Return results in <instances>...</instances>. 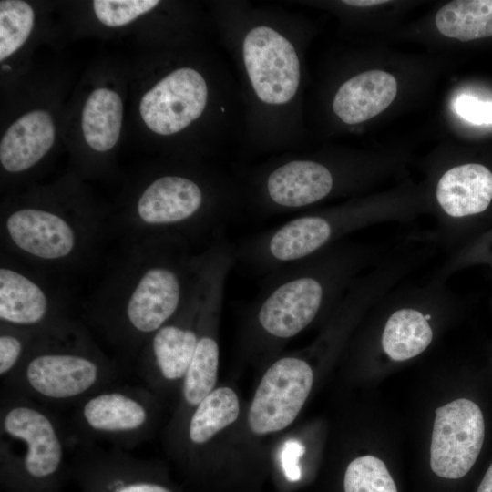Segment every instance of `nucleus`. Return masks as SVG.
Returning a JSON list of instances; mask_svg holds the SVG:
<instances>
[{"mask_svg": "<svg viewBox=\"0 0 492 492\" xmlns=\"http://www.w3.org/2000/svg\"><path fill=\"white\" fill-rule=\"evenodd\" d=\"M98 286L82 306L90 326L124 366L183 308L197 285L200 253L174 234L119 236Z\"/></svg>", "mask_w": 492, "mask_h": 492, "instance_id": "obj_1", "label": "nucleus"}, {"mask_svg": "<svg viewBox=\"0 0 492 492\" xmlns=\"http://www.w3.org/2000/svg\"><path fill=\"white\" fill-rule=\"evenodd\" d=\"M113 235L111 216L80 199L28 196L1 211V252L63 282L100 262Z\"/></svg>", "mask_w": 492, "mask_h": 492, "instance_id": "obj_2", "label": "nucleus"}, {"mask_svg": "<svg viewBox=\"0 0 492 492\" xmlns=\"http://www.w3.org/2000/svg\"><path fill=\"white\" fill-rule=\"evenodd\" d=\"M125 367L108 357L79 321L46 330L17 370L1 382V392L47 407L75 406L88 395L119 383Z\"/></svg>", "mask_w": 492, "mask_h": 492, "instance_id": "obj_3", "label": "nucleus"}, {"mask_svg": "<svg viewBox=\"0 0 492 492\" xmlns=\"http://www.w3.org/2000/svg\"><path fill=\"white\" fill-rule=\"evenodd\" d=\"M68 426L30 398L1 392L0 481L4 492H64L70 479Z\"/></svg>", "mask_w": 492, "mask_h": 492, "instance_id": "obj_4", "label": "nucleus"}, {"mask_svg": "<svg viewBox=\"0 0 492 492\" xmlns=\"http://www.w3.org/2000/svg\"><path fill=\"white\" fill-rule=\"evenodd\" d=\"M231 210L210 185L195 176L165 173L154 177L129 207L111 216L114 236L174 234L191 244L220 236Z\"/></svg>", "mask_w": 492, "mask_h": 492, "instance_id": "obj_5", "label": "nucleus"}, {"mask_svg": "<svg viewBox=\"0 0 492 492\" xmlns=\"http://www.w3.org/2000/svg\"><path fill=\"white\" fill-rule=\"evenodd\" d=\"M156 400L143 385H110L73 406L69 432L74 440H103L125 450L133 448L151 433Z\"/></svg>", "mask_w": 492, "mask_h": 492, "instance_id": "obj_6", "label": "nucleus"}, {"mask_svg": "<svg viewBox=\"0 0 492 492\" xmlns=\"http://www.w3.org/2000/svg\"><path fill=\"white\" fill-rule=\"evenodd\" d=\"M256 295L254 320L262 333L290 339L317 316L327 296V285L312 256L266 273Z\"/></svg>", "mask_w": 492, "mask_h": 492, "instance_id": "obj_7", "label": "nucleus"}, {"mask_svg": "<svg viewBox=\"0 0 492 492\" xmlns=\"http://www.w3.org/2000/svg\"><path fill=\"white\" fill-rule=\"evenodd\" d=\"M0 323L46 330L75 322L67 291L46 275L15 258L0 256Z\"/></svg>", "mask_w": 492, "mask_h": 492, "instance_id": "obj_8", "label": "nucleus"}, {"mask_svg": "<svg viewBox=\"0 0 492 492\" xmlns=\"http://www.w3.org/2000/svg\"><path fill=\"white\" fill-rule=\"evenodd\" d=\"M202 285L201 258L199 282L185 305L149 337L133 364L146 387L155 395L169 384L183 382L198 341Z\"/></svg>", "mask_w": 492, "mask_h": 492, "instance_id": "obj_9", "label": "nucleus"}, {"mask_svg": "<svg viewBox=\"0 0 492 492\" xmlns=\"http://www.w3.org/2000/svg\"><path fill=\"white\" fill-rule=\"evenodd\" d=\"M69 474L81 492H173L149 462L95 442L74 440Z\"/></svg>", "mask_w": 492, "mask_h": 492, "instance_id": "obj_10", "label": "nucleus"}, {"mask_svg": "<svg viewBox=\"0 0 492 492\" xmlns=\"http://www.w3.org/2000/svg\"><path fill=\"white\" fill-rule=\"evenodd\" d=\"M485 437L479 406L460 398L436 410L430 446V466L438 477L457 479L474 466Z\"/></svg>", "mask_w": 492, "mask_h": 492, "instance_id": "obj_11", "label": "nucleus"}, {"mask_svg": "<svg viewBox=\"0 0 492 492\" xmlns=\"http://www.w3.org/2000/svg\"><path fill=\"white\" fill-rule=\"evenodd\" d=\"M310 364L297 356H285L265 372L248 413L251 430L264 435L284 429L297 417L312 389Z\"/></svg>", "mask_w": 492, "mask_h": 492, "instance_id": "obj_12", "label": "nucleus"}, {"mask_svg": "<svg viewBox=\"0 0 492 492\" xmlns=\"http://www.w3.org/2000/svg\"><path fill=\"white\" fill-rule=\"evenodd\" d=\"M243 61L253 90L269 105H282L296 94L300 63L292 43L266 26L253 27L242 46Z\"/></svg>", "mask_w": 492, "mask_h": 492, "instance_id": "obj_13", "label": "nucleus"}, {"mask_svg": "<svg viewBox=\"0 0 492 492\" xmlns=\"http://www.w3.org/2000/svg\"><path fill=\"white\" fill-rule=\"evenodd\" d=\"M208 86L194 68H177L156 82L139 101V114L153 133L168 136L188 128L206 108Z\"/></svg>", "mask_w": 492, "mask_h": 492, "instance_id": "obj_14", "label": "nucleus"}, {"mask_svg": "<svg viewBox=\"0 0 492 492\" xmlns=\"http://www.w3.org/2000/svg\"><path fill=\"white\" fill-rule=\"evenodd\" d=\"M333 176L320 162L293 159L272 169L261 187V209L265 212L297 210L327 197L333 188Z\"/></svg>", "mask_w": 492, "mask_h": 492, "instance_id": "obj_15", "label": "nucleus"}, {"mask_svg": "<svg viewBox=\"0 0 492 492\" xmlns=\"http://www.w3.org/2000/svg\"><path fill=\"white\" fill-rule=\"evenodd\" d=\"M55 138L54 120L46 110L35 109L20 116L1 138L2 169L9 174L30 170L48 153Z\"/></svg>", "mask_w": 492, "mask_h": 492, "instance_id": "obj_16", "label": "nucleus"}, {"mask_svg": "<svg viewBox=\"0 0 492 492\" xmlns=\"http://www.w3.org/2000/svg\"><path fill=\"white\" fill-rule=\"evenodd\" d=\"M397 93L395 78L383 70H369L344 82L336 92L333 109L346 124L368 120L384 111Z\"/></svg>", "mask_w": 492, "mask_h": 492, "instance_id": "obj_17", "label": "nucleus"}, {"mask_svg": "<svg viewBox=\"0 0 492 492\" xmlns=\"http://www.w3.org/2000/svg\"><path fill=\"white\" fill-rule=\"evenodd\" d=\"M436 198L442 209L452 217L480 213L492 200V173L481 164L455 167L440 179Z\"/></svg>", "mask_w": 492, "mask_h": 492, "instance_id": "obj_18", "label": "nucleus"}, {"mask_svg": "<svg viewBox=\"0 0 492 492\" xmlns=\"http://www.w3.org/2000/svg\"><path fill=\"white\" fill-rule=\"evenodd\" d=\"M123 104L115 90L99 87L87 97L81 114V129L87 146L107 152L117 144L121 131Z\"/></svg>", "mask_w": 492, "mask_h": 492, "instance_id": "obj_19", "label": "nucleus"}, {"mask_svg": "<svg viewBox=\"0 0 492 492\" xmlns=\"http://www.w3.org/2000/svg\"><path fill=\"white\" fill-rule=\"evenodd\" d=\"M436 25L445 36L460 41L492 36V0H456L444 5Z\"/></svg>", "mask_w": 492, "mask_h": 492, "instance_id": "obj_20", "label": "nucleus"}, {"mask_svg": "<svg viewBox=\"0 0 492 492\" xmlns=\"http://www.w3.org/2000/svg\"><path fill=\"white\" fill-rule=\"evenodd\" d=\"M432 338V329L420 312L402 309L388 319L382 344L390 358L395 361H405L424 352Z\"/></svg>", "mask_w": 492, "mask_h": 492, "instance_id": "obj_21", "label": "nucleus"}, {"mask_svg": "<svg viewBox=\"0 0 492 492\" xmlns=\"http://www.w3.org/2000/svg\"><path fill=\"white\" fill-rule=\"evenodd\" d=\"M239 415V400L230 387H219L210 393L189 418L187 437L193 446H202Z\"/></svg>", "mask_w": 492, "mask_h": 492, "instance_id": "obj_22", "label": "nucleus"}, {"mask_svg": "<svg viewBox=\"0 0 492 492\" xmlns=\"http://www.w3.org/2000/svg\"><path fill=\"white\" fill-rule=\"evenodd\" d=\"M32 6L21 0L0 2V61L15 53L27 40L34 26Z\"/></svg>", "mask_w": 492, "mask_h": 492, "instance_id": "obj_23", "label": "nucleus"}, {"mask_svg": "<svg viewBox=\"0 0 492 492\" xmlns=\"http://www.w3.org/2000/svg\"><path fill=\"white\" fill-rule=\"evenodd\" d=\"M344 492H397L385 464L374 456L354 459L347 466Z\"/></svg>", "mask_w": 492, "mask_h": 492, "instance_id": "obj_24", "label": "nucleus"}, {"mask_svg": "<svg viewBox=\"0 0 492 492\" xmlns=\"http://www.w3.org/2000/svg\"><path fill=\"white\" fill-rule=\"evenodd\" d=\"M46 330L28 329L0 323L1 382L7 379L17 370Z\"/></svg>", "mask_w": 492, "mask_h": 492, "instance_id": "obj_25", "label": "nucleus"}, {"mask_svg": "<svg viewBox=\"0 0 492 492\" xmlns=\"http://www.w3.org/2000/svg\"><path fill=\"white\" fill-rule=\"evenodd\" d=\"M159 4L157 0H95L92 6L103 25L118 27L149 13Z\"/></svg>", "mask_w": 492, "mask_h": 492, "instance_id": "obj_26", "label": "nucleus"}, {"mask_svg": "<svg viewBox=\"0 0 492 492\" xmlns=\"http://www.w3.org/2000/svg\"><path fill=\"white\" fill-rule=\"evenodd\" d=\"M456 113L464 119L477 124H492V102L462 95L455 103Z\"/></svg>", "mask_w": 492, "mask_h": 492, "instance_id": "obj_27", "label": "nucleus"}, {"mask_svg": "<svg viewBox=\"0 0 492 492\" xmlns=\"http://www.w3.org/2000/svg\"><path fill=\"white\" fill-rule=\"evenodd\" d=\"M304 451V446L296 439L287 440L282 447L281 464L285 477L290 481H298L301 477L299 460Z\"/></svg>", "mask_w": 492, "mask_h": 492, "instance_id": "obj_28", "label": "nucleus"}, {"mask_svg": "<svg viewBox=\"0 0 492 492\" xmlns=\"http://www.w3.org/2000/svg\"><path fill=\"white\" fill-rule=\"evenodd\" d=\"M477 492H492V464L486 472Z\"/></svg>", "mask_w": 492, "mask_h": 492, "instance_id": "obj_29", "label": "nucleus"}, {"mask_svg": "<svg viewBox=\"0 0 492 492\" xmlns=\"http://www.w3.org/2000/svg\"><path fill=\"white\" fill-rule=\"evenodd\" d=\"M343 3L349 5L365 7V6H372V5H376L380 4H384V3H387V1H384V0H347V1H343Z\"/></svg>", "mask_w": 492, "mask_h": 492, "instance_id": "obj_30", "label": "nucleus"}, {"mask_svg": "<svg viewBox=\"0 0 492 492\" xmlns=\"http://www.w3.org/2000/svg\"><path fill=\"white\" fill-rule=\"evenodd\" d=\"M425 317L426 320H428V319H430L431 316L430 315H425Z\"/></svg>", "mask_w": 492, "mask_h": 492, "instance_id": "obj_31", "label": "nucleus"}]
</instances>
